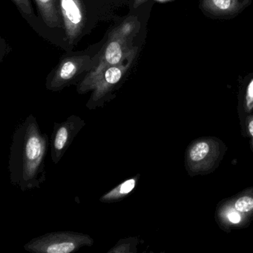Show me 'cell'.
Returning <instances> with one entry per match:
<instances>
[{
	"mask_svg": "<svg viewBox=\"0 0 253 253\" xmlns=\"http://www.w3.org/2000/svg\"><path fill=\"white\" fill-rule=\"evenodd\" d=\"M49 140L37 118L29 115L16 128L10 148L11 183L23 192L40 189L46 180L45 158Z\"/></svg>",
	"mask_w": 253,
	"mask_h": 253,
	"instance_id": "6da1fadb",
	"label": "cell"
},
{
	"mask_svg": "<svg viewBox=\"0 0 253 253\" xmlns=\"http://www.w3.org/2000/svg\"><path fill=\"white\" fill-rule=\"evenodd\" d=\"M140 29V22L136 16H130L121 24L114 28L98 54L92 69L80 82L77 91L86 94L102 72L115 65L120 64L137 54V47L133 46V41Z\"/></svg>",
	"mask_w": 253,
	"mask_h": 253,
	"instance_id": "7a4b0ae2",
	"label": "cell"
},
{
	"mask_svg": "<svg viewBox=\"0 0 253 253\" xmlns=\"http://www.w3.org/2000/svg\"><path fill=\"white\" fill-rule=\"evenodd\" d=\"M94 243L87 234L60 231L33 238L25 244L24 249L32 253H72L83 247H91Z\"/></svg>",
	"mask_w": 253,
	"mask_h": 253,
	"instance_id": "3957f363",
	"label": "cell"
},
{
	"mask_svg": "<svg viewBox=\"0 0 253 253\" xmlns=\"http://www.w3.org/2000/svg\"><path fill=\"white\" fill-rule=\"evenodd\" d=\"M136 55L137 54L131 56L120 64L107 68L102 72L90 90V91H92V94L86 103V107L88 109L93 110L103 107L109 100L114 98V91L125 78Z\"/></svg>",
	"mask_w": 253,
	"mask_h": 253,
	"instance_id": "277c9868",
	"label": "cell"
},
{
	"mask_svg": "<svg viewBox=\"0 0 253 253\" xmlns=\"http://www.w3.org/2000/svg\"><path fill=\"white\" fill-rule=\"evenodd\" d=\"M95 60L88 54L65 57L47 79V89L56 92L75 84L84 73L92 69Z\"/></svg>",
	"mask_w": 253,
	"mask_h": 253,
	"instance_id": "5b68a950",
	"label": "cell"
},
{
	"mask_svg": "<svg viewBox=\"0 0 253 253\" xmlns=\"http://www.w3.org/2000/svg\"><path fill=\"white\" fill-rule=\"evenodd\" d=\"M85 126V121L77 115L69 116L62 123H55L51 134V158L54 164L61 161L78 133Z\"/></svg>",
	"mask_w": 253,
	"mask_h": 253,
	"instance_id": "8992f818",
	"label": "cell"
},
{
	"mask_svg": "<svg viewBox=\"0 0 253 253\" xmlns=\"http://www.w3.org/2000/svg\"><path fill=\"white\" fill-rule=\"evenodd\" d=\"M59 5L66 41L69 45H73L85 28V7L82 0H59Z\"/></svg>",
	"mask_w": 253,
	"mask_h": 253,
	"instance_id": "52a82bcc",
	"label": "cell"
},
{
	"mask_svg": "<svg viewBox=\"0 0 253 253\" xmlns=\"http://www.w3.org/2000/svg\"><path fill=\"white\" fill-rule=\"evenodd\" d=\"M45 24L51 29L61 28L63 18L57 0H35Z\"/></svg>",
	"mask_w": 253,
	"mask_h": 253,
	"instance_id": "ba28073f",
	"label": "cell"
},
{
	"mask_svg": "<svg viewBox=\"0 0 253 253\" xmlns=\"http://www.w3.org/2000/svg\"><path fill=\"white\" fill-rule=\"evenodd\" d=\"M140 176V174H137L131 178L124 180L122 183L105 193L100 198V202L110 204V203H116L122 201L135 189L136 186L138 184Z\"/></svg>",
	"mask_w": 253,
	"mask_h": 253,
	"instance_id": "9c48e42d",
	"label": "cell"
},
{
	"mask_svg": "<svg viewBox=\"0 0 253 253\" xmlns=\"http://www.w3.org/2000/svg\"><path fill=\"white\" fill-rule=\"evenodd\" d=\"M202 8L215 16H228L236 14L241 4L239 0H202Z\"/></svg>",
	"mask_w": 253,
	"mask_h": 253,
	"instance_id": "30bf717a",
	"label": "cell"
},
{
	"mask_svg": "<svg viewBox=\"0 0 253 253\" xmlns=\"http://www.w3.org/2000/svg\"><path fill=\"white\" fill-rule=\"evenodd\" d=\"M139 239L137 237H128L122 238L112 247L108 253H136Z\"/></svg>",
	"mask_w": 253,
	"mask_h": 253,
	"instance_id": "8fae6325",
	"label": "cell"
},
{
	"mask_svg": "<svg viewBox=\"0 0 253 253\" xmlns=\"http://www.w3.org/2000/svg\"><path fill=\"white\" fill-rule=\"evenodd\" d=\"M210 151L208 144L204 142L195 145L190 152V158L193 161H199L204 159Z\"/></svg>",
	"mask_w": 253,
	"mask_h": 253,
	"instance_id": "7c38bea8",
	"label": "cell"
},
{
	"mask_svg": "<svg viewBox=\"0 0 253 253\" xmlns=\"http://www.w3.org/2000/svg\"><path fill=\"white\" fill-rule=\"evenodd\" d=\"M235 207L238 211L243 212L250 211L253 209V199L250 197H242L236 201Z\"/></svg>",
	"mask_w": 253,
	"mask_h": 253,
	"instance_id": "4fadbf2b",
	"label": "cell"
},
{
	"mask_svg": "<svg viewBox=\"0 0 253 253\" xmlns=\"http://www.w3.org/2000/svg\"><path fill=\"white\" fill-rule=\"evenodd\" d=\"M12 1L25 14L30 15L33 13L30 0H12Z\"/></svg>",
	"mask_w": 253,
	"mask_h": 253,
	"instance_id": "5bb4252c",
	"label": "cell"
},
{
	"mask_svg": "<svg viewBox=\"0 0 253 253\" xmlns=\"http://www.w3.org/2000/svg\"><path fill=\"white\" fill-rule=\"evenodd\" d=\"M247 100H248L249 104L253 103V80L250 82V85L248 86Z\"/></svg>",
	"mask_w": 253,
	"mask_h": 253,
	"instance_id": "9a60e30c",
	"label": "cell"
},
{
	"mask_svg": "<svg viewBox=\"0 0 253 253\" xmlns=\"http://www.w3.org/2000/svg\"><path fill=\"white\" fill-rule=\"evenodd\" d=\"M229 220L232 223H238L241 221V216L236 212H232L229 214Z\"/></svg>",
	"mask_w": 253,
	"mask_h": 253,
	"instance_id": "2e32d148",
	"label": "cell"
},
{
	"mask_svg": "<svg viewBox=\"0 0 253 253\" xmlns=\"http://www.w3.org/2000/svg\"><path fill=\"white\" fill-rule=\"evenodd\" d=\"M148 1H149V0H134L133 6H134V8H139V7L141 6L142 5L146 3Z\"/></svg>",
	"mask_w": 253,
	"mask_h": 253,
	"instance_id": "e0dca14e",
	"label": "cell"
},
{
	"mask_svg": "<svg viewBox=\"0 0 253 253\" xmlns=\"http://www.w3.org/2000/svg\"><path fill=\"white\" fill-rule=\"evenodd\" d=\"M249 130H250V134L253 136V121H252L249 125Z\"/></svg>",
	"mask_w": 253,
	"mask_h": 253,
	"instance_id": "ac0fdd59",
	"label": "cell"
}]
</instances>
